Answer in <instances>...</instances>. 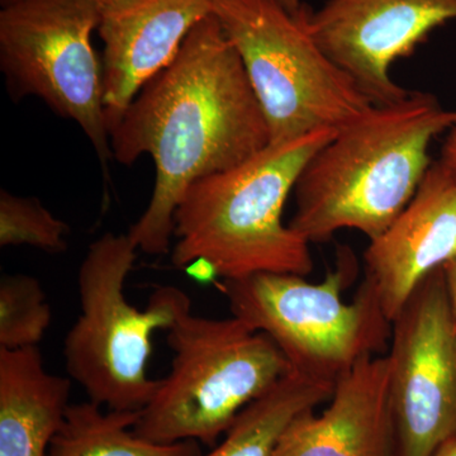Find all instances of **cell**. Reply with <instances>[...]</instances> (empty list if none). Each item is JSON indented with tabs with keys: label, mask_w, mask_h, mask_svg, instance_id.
Here are the masks:
<instances>
[{
	"label": "cell",
	"mask_w": 456,
	"mask_h": 456,
	"mask_svg": "<svg viewBox=\"0 0 456 456\" xmlns=\"http://www.w3.org/2000/svg\"><path fill=\"white\" fill-rule=\"evenodd\" d=\"M270 145L268 123L241 57L215 14L189 33L178 55L137 93L117 127V163L151 156L149 206L128 231L137 250L164 255L174 216L197 180L232 169Z\"/></svg>",
	"instance_id": "1"
},
{
	"label": "cell",
	"mask_w": 456,
	"mask_h": 456,
	"mask_svg": "<svg viewBox=\"0 0 456 456\" xmlns=\"http://www.w3.org/2000/svg\"><path fill=\"white\" fill-rule=\"evenodd\" d=\"M455 116L431 93L415 90L397 103L371 107L305 165L289 226L310 244L341 230L377 239L415 197L434 163L431 142Z\"/></svg>",
	"instance_id": "2"
},
{
	"label": "cell",
	"mask_w": 456,
	"mask_h": 456,
	"mask_svg": "<svg viewBox=\"0 0 456 456\" xmlns=\"http://www.w3.org/2000/svg\"><path fill=\"white\" fill-rule=\"evenodd\" d=\"M336 134L317 131L269 145L232 169L193 183L174 216V265L203 261L224 281L260 273L311 274V244L284 224V206L312 156Z\"/></svg>",
	"instance_id": "3"
},
{
	"label": "cell",
	"mask_w": 456,
	"mask_h": 456,
	"mask_svg": "<svg viewBox=\"0 0 456 456\" xmlns=\"http://www.w3.org/2000/svg\"><path fill=\"white\" fill-rule=\"evenodd\" d=\"M167 331L170 373L134 426L154 443L193 440L213 448L248 404L292 371L269 336L233 316H196L189 297Z\"/></svg>",
	"instance_id": "4"
},
{
	"label": "cell",
	"mask_w": 456,
	"mask_h": 456,
	"mask_svg": "<svg viewBox=\"0 0 456 456\" xmlns=\"http://www.w3.org/2000/svg\"><path fill=\"white\" fill-rule=\"evenodd\" d=\"M358 273L354 251L338 246L335 268L318 283L301 275L260 273L224 281L222 292L232 316L269 336L292 370L335 384L391 341L392 322L367 281L353 302L342 299Z\"/></svg>",
	"instance_id": "5"
},
{
	"label": "cell",
	"mask_w": 456,
	"mask_h": 456,
	"mask_svg": "<svg viewBox=\"0 0 456 456\" xmlns=\"http://www.w3.org/2000/svg\"><path fill=\"white\" fill-rule=\"evenodd\" d=\"M128 233L107 232L89 246L77 273L80 314L64 340L65 369L88 395L110 411L141 412L159 380L149 377L152 334L167 330L184 290L160 287L145 310L132 305L125 285L137 257Z\"/></svg>",
	"instance_id": "6"
},
{
	"label": "cell",
	"mask_w": 456,
	"mask_h": 456,
	"mask_svg": "<svg viewBox=\"0 0 456 456\" xmlns=\"http://www.w3.org/2000/svg\"><path fill=\"white\" fill-rule=\"evenodd\" d=\"M311 9L274 0H217L215 14L235 45L268 123L270 145L341 130L374 106L314 40Z\"/></svg>",
	"instance_id": "7"
},
{
	"label": "cell",
	"mask_w": 456,
	"mask_h": 456,
	"mask_svg": "<svg viewBox=\"0 0 456 456\" xmlns=\"http://www.w3.org/2000/svg\"><path fill=\"white\" fill-rule=\"evenodd\" d=\"M97 0H17L0 11V69L14 101L41 99L77 123L104 169L112 158L103 64L92 44Z\"/></svg>",
	"instance_id": "8"
},
{
	"label": "cell",
	"mask_w": 456,
	"mask_h": 456,
	"mask_svg": "<svg viewBox=\"0 0 456 456\" xmlns=\"http://www.w3.org/2000/svg\"><path fill=\"white\" fill-rule=\"evenodd\" d=\"M389 403L398 456H436L456 439V308L443 268L392 321Z\"/></svg>",
	"instance_id": "9"
},
{
	"label": "cell",
	"mask_w": 456,
	"mask_h": 456,
	"mask_svg": "<svg viewBox=\"0 0 456 456\" xmlns=\"http://www.w3.org/2000/svg\"><path fill=\"white\" fill-rule=\"evenodd\" d=\"M454 20L456 0H329L310 12L308 25L321 49L365 97L388 106L411 92L395 83L391 66Z\"/></svg>",
	"instance_id": "10"
},
{
	"label": "cell",
	"mask_w": 456,
	"mask_h": 456,
	"mask_svg": "<svg viewBox=\"0 0 456 456\" xmlns=\"http://www.w3.org/2000/svg\"><path fill=\"white\" fill-rule=\"evenodd\" d=\"M455 256L456 175L437 160L406 208L369 241L364 281L392 322L416 288Z\"/></svg>",
	"instance_id": "11"
},
{
	"label": "cell",
	"mask_w": 456,
	"mask_h": 456,
	"mask_svg": "<svg viewBox=\"0 0 456 456\" xmlns=\"http://www.w3.org/2000/svg\"><path fill=\"white\" fill-rule=\"evenodd\" d=\"M217 0H131L102 12L104 108L108 130L117 127L137 93L178 55Z\"/></svg>",
	"instance_id": "12"
},
{
	"label": "cell",
	"mask_w": 456,
	"mask_h": 456,
	"mask_svg": "<svg viewBox=\"0 0 456 456\" xmlns=\"http://www.w3.org/2000/svg\"><path fill=\"white\" fill-rule=\"evenodd\" d=\"M274 456H398L387 355L362 360L342 375L329 406L294 419Z\"/></svg>",
	"instance_id": "13"
},
{
	"label": "cell",
	"mask_w": 456,
	"mask_h": 456,
	"mask_svg": "<svg viewBox=\"0 0 456 456\" xmlns=\"http://www.w3.org/2000/svg\"><path fill=\"white\" fill-rule=\"evenodd\" d=\"M70 392V378L50 373L38 346L0 349V456H46Z\"/></svg>",
	"instance_id": "14"
},
{
	"label": "cell",
	"mask_w": 456,
	"mask_h": 456,
	"mask_svg": "<svg viewBox=\"0 0 456 456\" xmlns=\"http://www.w3.org/2000/svg\"><path fill=\"white\" fill-rule=\"evenodd\" d=\"M334 388V383L290 371L248 404L208 454L200 456H274L293 419L329 402Z\"/></svg>",
	"instance_id": "15"
},
{
	"label": "cell",
	"mask_w": 456,
	"mask_h": 456,
	"mask_svg": "<svg viewBox=\"0 0 456 456\" xmlns=\"http://www.w3.org/2000/svg\"><path fill=\"white\" fill-rule=\"evenodd\" d=\"M140 412L104 410L93 402L70 404L46 456H200V443H154L134 432Z\"/></svg>",
	"instance_id": "16"
},
{
	"label": "cell",
	"mask_w": 456,
	"mask_h": 456,
	"mask_svg": "<svg viewBox=\"0 0 456 456\" xmlns=\"http://www.w3.org/2000/svg\"><path fill=\"white\" fill-rule=\"evenodd\" d=\"M51 307L37 279L4 274L0 279V349L38 346L51 325Z\"/></svg>",
	"instance_id": "17"
},
{
	"label": "cell",
	"mask_w": 456,
	"mask_h": 456,
	"mask_svg": "<svg viewBox=\"0 0 456 456\" xmlns=\"http://www.w3.org/2000/svg\"><path fill=\"white\" fill-rule=\"evenodd\" d=\"M66 222L53 216L35 197L0 191V246H32L51 254L68 248Z\"/></svg>",
	"instance_id": "18"
},
{
	"label": "cell",
	"mask_w": 456,
	"mask_h": 456,
	"mask_svg": "<svg viewBox=\"0 0 456 456\" xmlns=\"http://www.w3.org/2000/svg\"><path fill=\"white\" fill-rule=\"evenodd\" d=\"M439 161L456 175V116L441 147Z\"/></svg>",
	"instance_id": "19"
},
{
	"label": "cell",
	"mask_w": 456,
	"mask_h": 456,
	"mask_svg": "<svg viewBox=\"0 0 456 456\" xmlns=\"http://www.w3.org/2000/svg\"><path fill=\"white\" fill-rule=\"evenodd\" d=\"M444 272H445L446 281H448L450 296H452L456 308V256L444 265Z\"/></svg>",
	"instance_id": "20"
},
{
	"label": "cell",
	"mask_w": 456,
	"mask_h": 456,
	"mask_svg": "<svg viewBox=\"0 0 456 456\" xmlns=\"http://www.w3.org/2000/svg\"><path fill=\"white\" fill-rule=\"evenodd\" d=\"M274 2L278 3L281 8H284L289 13H297L305 4L303 0H274Z\"/></svg>",
	"instance_id": "21"
},
{
	"label": "cell",
	"mask_w": 456,
	"mask_h": 456,
	"mask_svg": "<svg viewBox=\"0 0 456 456\" xmlns=\"http://www.w3.org/2000/svg\"><path fill=\"white\" fill-rule=\"evenodd\" d=\"M131 2V0H97L99 7L102 12L110 11V9H116L126 4V3Z\"/></svg>",
	"instance_id": "22"
},
{
	"label": "cell",
	"mask_w": 456,
	"mask_h": 456,
	"mask_svg": "<svg viewBox=\"0 0 456 456\" xmlns=\"http://www.w3.org/2000/svg\"><path fill=\"white\" fill-rule=\"evenodd\" d=\"M436 456H456V439L450 441L448 445L441 450Z\"/></svg>",
	"instance_id": "23"
},
{
	"label": "cell",
	"mask_w": 456,
	"mask_h": 456,
	"mask_svg": "<svg viewBox=\"0 0 456 456\" xmlns=\"http://www.w3.org/2000/svg\"><path fill=\"white\" fill-rule=\"evenodd\" d=\"M14 2H17V0H0V4H2V7H5V5L12 4Z\"/></svg>",
	"instance_id": "24"
}]
</instances>
